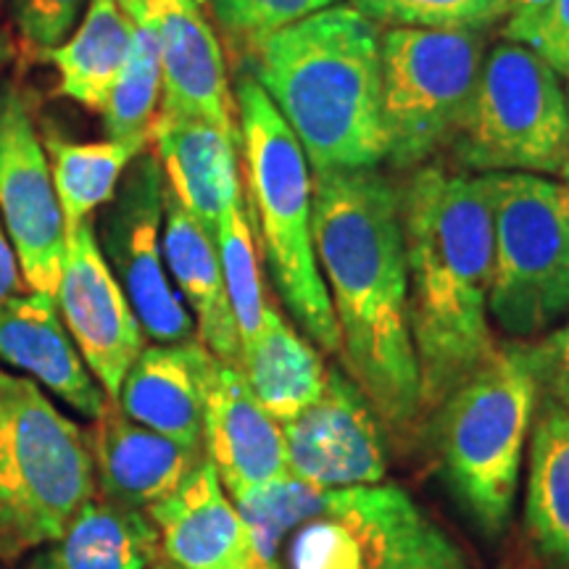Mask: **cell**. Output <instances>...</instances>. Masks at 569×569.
Segmentation results:
<instances>
[{
    "label": "cell",
    "mask_w": 569,
    "mask_h": 569,
    "mask_svg": "<svg viewBox=\"0 0 569 569\" xmlns=\"http://www.w3.org/2000/svg\"><path fill=\"white\" fill-rule=\"evenodd\" d=\"M311 222L348 377L390 430L409 436L425 407L409 330L401 193L377 167L317 172Z\"/></svg>",
    "instance_id": "1"
},
{
    "label": "cell",
    "mask_w": 569,
    "mask_h": 569,
    "mask_svg": "<svg viewBox=\"0 0 569 569\" xmlns=\"http://www.w3.org/2000/svg\"><path fill=\"white\" fill-rule=\"evenodd\" d=\"M407 309L422 407H440L493 356V198L488 174L422 167L401 193Z\"/></svg>",
    "instance_id": "2"
},
{
    "label": "cell",
    "mask_w": 569,
    "mask_h": 569,
    "mask_svg": "<svg viewBox=\"0 0 569 569\" xmlns=\"http://www.w3.org/2000/svg\"><path fill=\"white\" fill-rule=\"evenodd\" d=\"M380 38L372 19L336 3L284 27L253 53V80L315 174L386 161Z\"/></svg>",
    "instance_id": "3"
},
{
    "label": "cell",
    "mask_w": 569,
    "mask_h": 569,
    "mask_svg": "<svg viewBox=\"0 0 569 569\" xmlns=\"http://www.w3.org/2000/svg\"><path fill=\"white\" fill-rule=\"evenodd\" d=\"M234 106L248 211L259 222L277 293L311 343L325 353H340L338 319L317 259L311 167L301 142L253 77L238 82Z\"/></svg>",
    "instance_id": "4"
},
{
    "label": "cell",
    "mask_w": 569,
    "mask_h": 569,
    "mask_svg": "<svg viewBox=\"0 0 569 569\" xmlns=\"http://www.w3.org/2000/svg\"><path fill=\"white\" fill-rule=\"evenodd\" d=\"M92 496L84 432L38 382L0 367V559L51 543Z\"/></svg>",
    "instance_id": "5"
},
{
    "label": "cell",
    "mask_w": 569,
    "mask_h": 569,
    "mask_svg": "<svg viewBox=\"0 0 569 569\" xmlns=\"http://www.w3.org/2000/svg\"><path fill=\"white\" fill-rule=\"evenodd\" d=\"M540 388L528 343L496 351L440 407L438 451L453 496L486 536L507 528Z\"/></svg>",
    "instance_id": "6"
},
{
    "label": "cell",
    "mask_w": 569,
    "mask_h": 569,
    "mask_svg": "<svg viewBox=\"0 0 569 569\" xmlns=\"http://www.w3.org/2000/svg\"><path fill=\"white\" fill-rule=\"evenodd\" d=\"M493 284L488 311L509 338H536L569 315V193L565 182L490 172Z\"/></svg>",
    "instance_id": "7"
},
{
    "label": "cell",
    "mask_w": 569,
    "mask_h": 569,
    "mask_svg": "<svg viewBox=\"0 0 569 569\" xmlns=\"http://www.w3.org/2000/svg\"><path fill=\"white\" fill-rule=\"evenodd\" d=\"M453 142L459 161L482 174L565 177L569 103L561 77L522 42H498L482 59L478 90Z\"/></svg>",
    "instance_id": "8"
},
{
    "label": "cell",
    "mask_w": 569,
    "mask_h": 569,
    "mask_svg": "<svg viewBox=\"0 0 569 569\" xmlns=\"http://www.w3.org/2000/svg\"><path fill=\"white\" fill-rule=\"evenodd\" d=\"M386 161L415 167L453 142L478 90L480 32L390 27L380 38Z\"/></svg>",
    "instance_id": "9"
},
{
    "label": "cell",
    "mask_w": 569,
    "mask_h": 569,
    "mask_svg": "<svg viewBox=\"0 0 569 569\" xmlns=\"http://www.w3.org/2000/svg\"><path fill=\"white\" fill-rule=\"evenodd\" d=\"M163 169L142 151L119 182L101 222L103 259L122 284L134 317L153 343H184L196 338V322L169 280L161 251Z\"/></svg>",
    "instance_id": "10"
},
{
    "label": "cell",
    "mask_w": 569,
    "mask_h": 569,
    "mask_svg": "<svg viewBox=\"0 0 569 569\" xmlns=\"http://www.w3.org/2000/svg\"><path fill=\"white\" fill-rule=\"evenodd\" d=\"M0 224L34 293L56 298L67 253V222L30 103L0 84Z\"/></svg>",
    "instance_id": "11"
},
{
    "label": "cell",
    "mask_w": 569,
    "mask_h": 569,
    "mask_svg": "<svg viewBox=\"0 0 569 569\" xmlns=\"http://www.w3.org/2000/svg\"><path fill=\"white\" fill-rule=\"evenodd\" d=\"M56 306L82 361L106 396L117 401L127 372L146 348V332L103 259L92 219L67 230Z\"/></svg>",
    "instance_id": "12"
},
{
    "label": "cell",
    "mask_w": 569,
    "mask_h": 569,
    "mask_svg": "<svg viewBox=\"0 0 569 569\" xmlns=\"http://www.w3.org/2000/svg\"><path fill=\"white\" fill-rule=\"evenodd\" d=\"M290 475L319 490L377 486L386 478L380 425L348 375L327 372L322 393L282 425Z\"/></svg>",
    "instance_id": "13"
},
{
    "label": "cell",
    "mask_w": 569,
    "mask_h": 569,
    "mask_svg": "<svg viewBox=\"0 0 569 569\" xmlns=\"http://www.w3.org/2000/svg\"><path fill=\"white\" fill-rule=\"evenodd\" d=\"M153 34L161 61V106L217 124L238 142V106L224 51L198 0H119Z\"/></svg>",
    "instance_id": "14"
},
{
    "label": "cell",
    "mask_w": 569,
    "mask_h": 569,
    "mask_svg": "<svg viewBox=\"0 0 569 569\" xmlns=\"http://www.w3.org/2000/svg\"><path fill=\"white\" fill-rule=\"evenodd\" d=\"M206 459L234 498L290 475L284 432L256 401L238 365L217 361L203 407Z\"/></svg>",
    "instance_id": "15"
},
{
    "label": "cell",
    "mask_w": 569,
    "mask_h": 569,
    "mask_svg": "<svg viewBox=\"0 0 569 569\" xmlns=\"http://www.w3.org/2000/svg\"><path fill=\"white\" fill-rule=\"evenodd\" d=\"M419 515L415 501L393 486L330 490L322 515L296 532L290 567L372 569Z\"/></svg>",
    "instance_id": "16"
},
{
    "label": "cell",
    "mask_w": 569,
    "mask_h": 569,
    "mask_svg": "<svg viewBox=\"0 0 569 569\" xmlns=\"http://www.w3.org/2000/svg\"><path fill=\"white\" fill-rule=\"evenodd\" d=\"M0 365L32 377L84 419H98L111 401L69 338L56 298L34 290L0 303Z\"/></svg>",
    "instance_id": "17"
},
{
    "label": "cell",
    "mask_w": 569,
    "mask_h": 569,
    "mask_svg": "<svg viewBox=\"0 0 569 569\" xmlns=\"http://www.w3.org/2000/svg\"><path fill=\"white\" fill-rule=\"evenodd\" d=\"M148 517L159 530L163 553L180 569H259L243 517L209 459L198 461L172 493L148 507Z\"/></svg>",
    "instance_id": "18"
},
{
    "label": "cell",
    "mask_w": 569,
    "mask_h": 569,
    "mask_svg": "<svg viewBox=\"0 0 569 569\" xmlns=\"http://www.w3.org/2000/svg\"><path fill=\"white\" fill-rule=\"evenodd\" d=\"M84 440L96 469V488L106 501L130 509L153 507L203 459L201 448L180 446L161 432L132 422L117 401L106 403L103 415L92 419Z\"/></svg>",
    "instance_id": "19"
},
{
    "label": "cell",
    "mask_w": 569,
    "mask_h": 569,
    "mask_svg": "<svg viewBox=\"0 0 569 569\" xmlns=\"http://www.w3.org/2000/svg\"><path fill=\"white\" fill-rule=\"evenodd\" d=\"M217 361L198 338L172 346H146L124 377L117 396L119 409L132 422L180 446L201 448L206 390Z\"/></svg>",
    "instance_id": "20"
},
{
    "label": "cell",
    "mask_w": 569,
    "mask_h": 569,
    "mask_svg": "<svg viewBox=\"0 0 569 569\" xmlns=\"http://www.w3.org/2000/svg\"><path fill=\"white\" fill-rule=\"evenodd\" d=\"M151 142L172 196L217 238L227 206L243 193L238 142L193 113L159 106Z\"/></svg>",
    "instance_id": "21"
},
{
    "label": "cell",
    "mask_w": 569,
    "mask_h": 569,
    "mask_svg": "<svg viewBox=\"0 0 569 569\" xmlns=\"http://www.w3.org/2000/svg\"><path fill=\"white\" fill-rule=\"evenodd\" d=\"M161 251L177 293L193 311L198 340L219 361L240 367V332L227 296L217 238L163 188Z\"/></svg>",
    "instance_id": "22"
},
{
    "label": "cell",
    "mask_w": 569,
    "mask_h": 569,
    "mask_svg": "<svg viewBox=\"0 0 569 569\" xmlns=\"http://www.w3.org/2000/svg\"><path fill=\"white\" fill-rule=\"evenodd\" d=\"M159 549V530L146 511L90 498L27 569H151Z\"/></svg>",
    "instance_id": "23"
},
{
    "label": "cell",
    "mask_w": 569,
    "mask_h": 569,
    "mask_svg": "<svg viewBox=\"0 0 569 569\" xmlns=\"http://www.w3.org/2000/svg\"><path fill=\"white\" fill-rule=\"evenodd\" d=\"M240 372L256 401L282 425L309 409L327 380L322 356L272 303H267L256 338L240 348Z\"/></svg>",
    "instance_id": "24"
},
{
    "label": "cell",
    "mask_w": 569,
    "mask_h": 569,
    "mask_svg": "<svg viewBox=\"0 0 569 569\" xmlns=\"http://www.w3.org/2000/svg\"><path fill=\"white\" fill-rule=\"evenodd\" d=\"M132 48V19L119 0H90L84 19L46 61L59 71V96L103 111Z\"/></svg>",
    "instance_id": "25"
},
{
    "label": "cell",
    "mask_w": 569,
    "mask_h": 569,
    "mask_svg": "<svg viewBox=\"0 0 569 569\" xmlns=\"http://www.w3.org/2000/svg\"><path fill=\"white\" fill-rule=\"evenodd\" d=\"M525 525L540 557L569 567V407L549 401L530 448Z\"/></svg>",
    "instance_id": "26"
},
{
    "label": "cell",
    "mask_w": 569,
    "mask_h": 569,
    "mask_svg": "<svg viewBox=\"0 0 569 569\" xmlns=\"http://www.w3.org/2000/svg\"><path fill=\"white\" fill-rule=\"evenodd\" d=\"M42 146L48 151L67 230L92 219L101 206L111 203L127 167L142 153L127 142L109 138L103 142H74L59 132H48Z\"/></svg>",
    "instance_id": "27"
},
{
    "label": "cell",
    "mask_w": 569,
    "mask_h": 569,
    "mask_svg": "<svg viewBox=\"0 0 569 569\" xmlns=\"http://www.w3.org/2000/svg\"><path fill=\"white\" fill-rule=\"evenodd\" d=\"M161 61L153 34L132 21V48L122 74L103 106L106 138L146 151L161 106Z\"/></svg>",
    "instance_id": "28"
},
{
    "label": "cell",
    "mask_w": 569,
    "mask_h": 569,
    "mask_svg": "<svg viewBox=\"0 0 569 569\" xmlns=\"http://www.w3.org/2000/svg\"><path fill=\"white\" fill-rule=\"evenodd\" d=\"M327 503H330V490H319L293 475L234 498V509L243 517L251 538L256 567H274L280 540L293 528H301L303 522L322 515Z\"/></svg>",
    "instance_id": "29"
},
{
    "label": "cell",
    "mask_w": 569,
    "mask_h": 569,
    "mask_svg": "<svg viewBox=\"0 0 569 569\" xmlns=\"http://www.w3.org/2000/svg\"><path fill=\"white\" fill-rule=\"evenodd\" d=\"M217 248L219 261H222L227 296H230L234 322H238L240 348H243L261 330L267 311V296L264 284H261L259 259H256V240L246 190L227 206L222 219H219Z\"/></svg>",
    "instance_id": "30"
},
{
    "label": "cell",
    "mask_w": 569,
    "mask_h": 569,
    "mask_svg": "<svg viewBox=\"0 0 569 569\" xmlns=\"http://www.w3.org/2000/svg\"><path fill=\"white\" fill-rule=\"evenodd\" d=\"M375 24L482 32L509 17V0H351Z\"/></svg>",
    "instance_id": "31"
},
{
    "label": "cell",
    "mask_w": 569,
    "mask_h": 569,
    "mask_svg": "<svg viewBox=\"0 0 569 569\" xmlns=\"http://www.w3.org/2000/svg\"><path fill=\"white\" fill-rule=\"evenodd\" d=\"M336 3L338 0H209L227 38L251 56L284 27Z\"/></svg>",
    "instance_id": "32"
},
{
    "label": "cell",
    "mask_w": 569,
    "mask_h": 569,
    "mask_svg": "<svg viewBox=\"0 0 569 569\" xmlns=\"http://www.w3.org/2000/svg\"><path fill=\"white\" fill-rule=\"evenodd\" d=\"M90 0H11V17L21 46L32 59H46L80 21Z\"/></svg>",
    "instance_id": "33"
},
{
    "label": "cell",
    "mask_w": 569,
    "mask_h": 569,
    "mask_svg": "<svg viewBox=\"0 0 569 569\" xmlns=\"http://www.w3.org/2000/svg\"><path fill=\"white\" fill-rule=\"evenodd\" d=\"M372 569H472L443 530L425 515L409 525Z\"/></svg>",
    "instance_id": "34"
},
{
    "label": "cell",
    "mask_w": 569,
    "mask_h": 569,
    "mask_svg": "<svg viewBox=\"0 0 569 569\" xmlns=\"http://www.w3.org/2000/svg\"><path fill=\"white\" fill-rule=\"evenodd\" d=\"M528 353L540 393L569 407V322L538 343H528Z\"/></svg>",
    "instance_id": "35"
},
{
    "label": "cell",
    "mask_w": 569,
    "mask_h": 569,
    "mask_svg": "<svg viewBox=\"0 0 569 569\" xmlns=\"http://www.w3.org/2000/svg\"><path fill=\"white\" fill-rule=\"evenodd\" d=\"M525 46L536 51L559 77H569V0H551Z\"/></svg>",
    "instance_id": "36"
},
{
    "label": "cell",
    "mask_w": 569,
    "mask_h": 569,
    "mask_svg": "<svg viewBox=\"0 0 569 569\" xmlns=\"http://www.w3.org/2000/svg\"><path fill=\"white\" fill-rule=\"evenodd\" d=\"M551 6V0H509V17L503 19V40L528 42L536 32L540 17Z\"/></svg>",
    "instance_id": "37"
},
{
    "label": "cell",
    "mask_w": 569,
    "mask_h": 569,
    "mask_svg": "<svg viewBox=\"0 0 569 569\" xmlns=\"http://www.w3.org/2000/svg\"><path fill=\"white\" fill-rule=\"evenodd\" d=\"M21 290H24V277H21L17 253H13L9 238H6L3 224H0V303H3L6 298L21 293Z\"/></svg>",
    "instance_id": "38"
},
{
    "label": "cell",
    "mask_w": 569,
    "mask_h": 569,
    "mask_svg": "<svg viewBox=\"0 0 569 569\" xmlns=\"http://www.w3.org/2000/svg\"><path fill=\"white\" fill-rule=\"evenodd\" d=\"M11 56H13V46H11L9 34H6L3 27H0V71H3L6 63L11 61Z\"/></svg>",
    "instance_id": "39"
},
{
    "label": "cell",
    "mask_w": 569,
    "mask_h": 569,
    "mask_svg": "<svg viewBox=\"0 0 569 569\" xmlns=\"http://www.w3.org/2000/svg\"><path fill=\"white\" fill-rule=\"evenodd\" d=\"M561 182H565V188H567V193H569V169L565 172V177H561Z\"/></svg>",
    "instance_id": "40"
},
{
    "label": "cell",
    "mask_w": 569,
    "mask_h": 569,
    "mask_svg": "<svg viewBox=\"0 0 569 569\" xmlns=\"http://www.w3.org/2000/svg\"><path fill=\"white\" fill-rule=\"evenodd\" d=\"M567 80H569V77H567ZM567 103H569V84H567Z\"/></svg>",
    "instance_id": "41"
},
{
    "label": "cell",
    "mask_w": 569,
    "mask_h": 569,
    "mask_svg": "<svg viewBox=\"0 0 569 569\" xmlns=\"http://www.w3.org/2000/svg\"><path fill=\"white\" fill-rule=\"evenodd\" d=\"M153 569H172V567H153Z\"/></svg>",
    "instance_id": "42"
},
{
    "label": "cell",
    "mask_w": 569,
    "mask_h": 569,
    "mask_svg": "<svg viewBox=\"0 0 569 569\" xmlns=\"http://www.w3.org/2000/svg\"><path fill=\"white\" fill-rule=\"evenodd\" d=\"M259 569H277V567H259Z\"/></svg>",
    "instance_id": "43"
},
{
    "label": "cell",
    "mask_w": 569,
    "mask_h": 569,
    "mask_svg": "<svg viewBox=\"0 0 569 569\" xmlns=\"http://www.w3.org/2000/svg\"><path fill=\"white\" fill-rule=\"evenodd\" d=\"M0 569H3V567H0Z\"/></svg>",
    "instance_id": "44"
}]
</instances>
